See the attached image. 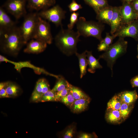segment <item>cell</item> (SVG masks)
Listing matches in <instances>:
<instances>
[{
    "label": "cell",
    "instance_id": "1",
    "mask_svg": "<svg viewBox=\"0 0 138 138\" xmlns=\"http://www.w3.org/2000/svg\"><path fill=\"white\" fill-rule=\"evenodd\" d=\"M0 49L4 53L16 57L25 44L19 27L16 26L6 31L0 32Z\"/></svg>",
    "mask_w": 138,
    "mask_h": 138
},
{
    "label": "cell",
    "instance_id": "2",
    "mask_svg": "<svg viewBox=\"0 0 138 138\" xmlns=\"http://www.w3.org/2000/svg\"><path fill=\"white\" fill-rule=\"evenodd\" d=\"M55 36V44L64 54L69 56L77 52V45L79 41L80 35L77 31L73 29H64L62 26Z\"/></svg>",
    "mask_w": 138,
    "mask_h": 138
},
{
    "label": "cell",
    "instance_id": "3",
    "mask_svg": "<svg viewBox=\"0 0 138 138\" xmlns=\"http://www.w3.org/2000/svg\"><path fill=\"white\" fill-rule=\"evenodd\" d=\"M76 25L77 31L80 36L85 37H93L100 42L103 39L101 34L105 26L103 23L99 21H87L84 17H80Z\"/></svg>",
    "mask_w": 138,
    "mask_h": 138
},
{
    "label": "cell",
    "instance_id": "4",
    "mask_svg": "<svg viewBox=\"0 0 138 138\" xmlns=\"http://www.w3.org/2000/svg\"><path fill=\"white\" fill-rule=\"evenodd\" d=\"M124 38L119 37L117 41L111 44L108 50L101 55L99 59H103L107 63L113 74V67L116 60L119 57L126 53L128 46V42Z\"/></svg>",
    "mask_w": 138,
    "mask_h": 138
},
{
    "label": "cell",
    "instance_id": "5",
    "mask_svg": "<svg viewBox=\"0 0 138 138\" xmlns=\"http://www.w3.org/2000/svg\"><path fill=\"white\" fill-rule=\"evenodd\" d=\"M38 13L27 14L21 26L19 27L21 34L25 44L32 39L38 21Z\"/></svg>",
    "mask_w": 138,
    "mask_h": 138
},
{
    "label": "cell",
    "instance_id": "6",
    "mask_svg": "<svg viewBox=\"0 0 138 138\" xmlns=\"http://www.w3.org/2000/svg\"><path fill=\"white\" fill-rule=\"evenodd\" d=\"M66 13L65 11L57 5L50 8L40 11L38 14L43 19L53 23L56 26L62 27V21L65 18Z\"/></svg>",
    "mask_w": 138,
    "mask_h": 138
},
{
    "label": "cell",
    "instance_id": "7",
    "mask_svg": "<svg viewBox=\"0 0 138 138\" xmlns=\"http://www.w3.org/2000/svg\"><path fill=\"white\" fill-rule=\"evenodd\" d=\"M32 39L44 41L47 44H51L53 37L49 22L39 16L36 27Z\"/></svg>",
    "mask_w": 138,
    "mask_h": 138
},
{
    "label": "cell",
    "instance_id": "8",
    "mask_svg": "<svg viewBox=\"0 0 138 138\" xmlns=\"http://www.w3.org/2000/svg\"><path fill=\"white\" fill-rule=\"evenodd\" d=\"M27 0H7L2 6L17 20L27 14Z\"/></svg>",
    "mask_w": 138,
    "mask_h": 138
},
{
    "label": "cell",
    "instance_id": "9",
    "mask_svg": "<svg viewBox=\"0 0 138 138\" xmlns=\"http://www.w3.org/2000/svg\"><path fill=\"white\" fill-rule=\"evenodd\" d=\"M0 61L9 62L13 64L15 68L19 72H20L21 68L23 67H27L31 68L36 73L38 74L43 73L54 77L55 76V75L48 72L43 69L35 66L28 61L15 62L8 59L1 55H0Z\"/></svg>",
    "mask_w": 138,
    "mask_h": 138
},
{
    "label": "cell",
    "instance_id": "10",
    "mask_svg": "<svg viewBox=\"0 0 138 138\" xmlns=\"http://www.w3.org/2000/svg\"><path fill=\"white\" fill-rule=\"evenodd\" d=\"M133 21L128 24L123 25L114 34L116 37L124 38L131 37L138 39V25Z\"/></svg>",
    "mask_w": 138,
    "mask_h": 138
},
{
    "label": "cell",
    "instance_id": "11",
    "mask_svg": "<svg viewBox=\"0 0 138 138\" xmlns=\"http://www.w3.org/2000/svg\"><path fill=\"white\" fill-rule=\"evenodd\" d=\"M131 3L123 2L120 6V12L123 25L133 22L136 18V14Z\"/></svg>",
    "mask_w": 138,
    "mask_h": 138
},
{
    "label": "cell",
    "instance_id": "12",
    "mask_svg": "<svg viewBox=\"0 0 138 138\" xmlns=\"http://www.w3.org/2000/svg\"><path fill=\"white\" fill-rule=\"evenodd\" d=\"M27 43L24 52L29 54H38L43 52L46 49L47 44L41 40L32 39Z\"/></svg>",
    "mask_w": 138,
    "mask_h": 138
},
{
    "label": "cell",
    "instance_id": "13",
    "mask_svg": "<svg viewBox=\"0 0 138 138\" xmlns=\"http://www.w3.org/2000/svg\"><path fill=\"white\" fill-rule=\"evenodd\" d=\"M27 7L30 10L37 11L49 8L54 5L55 0H27Z\"/></svg>",
    "mask_w": 138,
    "mask_h": 138
},
{
    "label": "cell",
    "instance_id": "14",
    "mask_svg": "<svg viewBox=\"0 0 138 138\" xmlns=\"http://www.w3.org/2000/svg\"><path fill=\"white\" fill-rule=\"evenodd\" d=\"M16 22L13 21L2 6L0 7V32L9 30L16 26Z\"/></svg>",
    "mask_w": 138,
    "mask_h": 138
},
{
    "label": "cell",
    "instance_id": "15",
    "mask_svg": "<svg viewBox=\"0 0 138 138\" xmlns=\"http://www.w3.org/2000/svg\"><path fill=\"white\" fill-rule=\"evenodd\" d=\"M123 25L120 12V6L113 7V13L110 25L111 35H113L117 32Z\"/></svg>",
    "mask_w": 138,
    "mask_h": 138
},
{
    "label": "cell",
    "instance_id": "16",
    "mask_svg": "<svg viewBox=\"0 0 138 138\" xmlns=\"http://www.w3.org/2000/svg\"><path fill=\"white\" fill-rule=\"evenodd\" d=\"M113 13V7L109 5L96 14V18L98 21L110 26Z\"/></svg>",
    "mask_w": 138,
    "mask_h": 138
},
{
    "label": "cell",
    "instance_id": "17",
    "mask_svg": "<svg viewBox=\"0 0 138 138\" xmlns=\"http://www.w3.org/2000/svg\"><path fill=\"white\" fill-rule=\"evenodd\" d=\"M107 121L113 124H119L123 120L119 110L107 109L105 115Z\"/></svg>",
    "mask_w": 138,
    "mask_h": 138
},
{
    "label": "cell",
    "instance_id": "18",
    "mask_svg": "<svg viewBox=\"0 0 138 138\" xmlns=\"http://www.w3.org/2000/svg\"><path fill=\"white\" fill-rule=\"evenodd\" d=\"M117 95L122 103L134 104L138 99V96L135 90L125 91Z\"/></svg>",
    "mask_w": 138,
    "mask_h": 138
},
{
    "label": "cell",
    "instance_id": "19",
    "mask_svg": "<svg viewBox=\"0 0 138 138\" xmlns=\"http://www.w3.org/2000/svg\"><path fill=\"white\" fill-rule=\"evenodd\" d=\"M86 54L88 66V72L91 73H94L97 69L102 68V66L99 62V59L95 58L93 55L91 51L87 50Z\"/></svg>",
    "mask_w": 138,
    "mask_h": 138
},
{
    "label": "cell",
    "instance_id": "20",
    "mask_svg": "<svg viewBox=\"0 0 138 138\" xmlns=\"http://www.w3.org/2000/svg\"><path fill=\"white\" fill-rule=\"evenodd\" d=\"M90 101V99H82L75 100L71 109L74 113L81 112L87 108Z\"/></svg>",
    "mask_w": 138,
    "mask_h": 138
},
{
    "label": "cell",
    "instance_id": "21",
    "mask_svg": "<svg viewBox=\"0 0 138 138\" xmlns=\"http://www.w3.org/2000/svg\"><path fill=\"white\" fill-rule=\"evenodd\" d=\"M91 7L96 14L109 6L107 0H83Z\"/></svg>",
    "mask_w": 138,
    "mask_h": 138
},
{
    "label": "cell",
    "instance_id": "22",
    "mask_svg": "<svg viewBox=\"0 0 138 138\" xmlns=\"http://www.w3.org/2000/svg\"><path fill=\"white\" fill-rule=\"evenodd\" d=\"M86 53L87 50H86L81 54L77 52L75 53L79 60L80 78L85 75L86 73L87 67L88 65Z\"/></svg>",
    "mask_w": 138,
    "mask_h": 138
},
{
    "label": "cell",
    "instance_id": "23",
    "mask_svg": "<svg viewBox=\"0 0 138 138\" xmlns=\"http://www.w3.org/2000/svg\"><path fill=\"white\" fill-rule=\"evenodd\" d=\"M45 79L41 78L37 82L34 89L32 94L31 99L32 101L37 102L42 96L43 88Z\"/></svg>",
    "mask_w": 138,
    "mask_h": 138
},
{
    "label": "cell",
    "instance_id": "24",
    "mask_svg": "<svg viewBox=\"0 0 138 138\" xmlns=\"http://www.w3.org/2000/svg\"><path fill=\"white\" fill-rule=\"evenodd\" d=\"M116 37L114 34L110 35L109 33L107 32L105 38L100 42V43L98 45V51H106Z\"/></svg>",
    "mask_w": 138,
    "mask_h": 138
},
{
    "label": "cell",
    "instance_id": "25",
    "mask_svg": "<svg viewBox=\"0 0 138 138\" xmlns=\"http://www.w3.org/2000/svg\"><path fill=\"white\" fill-rule=\"evenodd\" d=\"M68 87L70 89V93L72 95L75 100L82 99H90L88 96L78 87L69 83Z\"/></svg>",
    "mask_w": 138,
    "mask_h": 138
},
{
    "label": "cell",
    "instance_id": "26",
    "mask_svg": "<svg viewBox=\"0 0 138 138\" xmlns=\"http://www.w3.org/2000/svg\"><path fill=\"white\" fill-rule=\"evenodd\" d=\"M6 92L10 97L17 96L20 90L19 86L11 82H6Z\"/></svg>",
    "mask_w": 138,
    "mask_h": 138
},
{
    "label": "cell",
    "instance_id": "27",
    "mask_svg": "<svg viewBox=\"0 0 138 138\" xmlns=\"http://www.w3.org/2000/svg\"><path fill=\"white\" fill-rule=\"evenodd\" d=\"M134 106V104L122 103L119 110L123 121L128 117Z\"/></svg>",
    "mask_w": 138,
    "mask_h": 138
},
{
    "label": "cell",
    "instance_id": "28",
    "mask_svg": "<svg viewBox=\"0 0 138 138\" xmlns=\"http://www.w3.org/2000/svg\"><path fill=\"white\" fill-rule=\"evenodd\" d=\"M122 103L117 95H115L108 102L107 109L119 110Z\"/></svg>",
    "mask_w": 138,
    "mask_h": 138
},
{
    "label": "cell",
    "instance_id": "29",
    "mask_svg": "<svg viewBox=\"0 0 138 138\" xmlns=\"http://www.w3.org/2000/svg\"><path fill=\"white\" fill-rule=\"evenodd\" d=\"M57 79V81L52 89L55 92L60 91L67 87L69 84V83L61 76H60Z\"/></svg>",
    "mask_w": 138,
    "mask_h": 138
},
{
    "label": "cell",
    "instance_id": "30",
    "mask_svg": "<svg viewBox=\"0 0 138 138\" xmlns=\"http://www.w3.org/2000/svg\"><path fill=\"white\" fill-rule=\"evenodd\" d=\"M56 92L50 90L44 94L38 102H43L48 101H56Z\"/></svg>",
    "mask_w": 138,
    "mask_h": 138
},
{
    "label": "cell",
    "instance_id": "31",
    "mask_svg": "<svg viewBox=\"0 0 138 138\" xmlns=\"http://www.w3.org/2000/svg\"><path fill=\"white\" fill-rule=\"evenodd\" d=\"M79 16V14L78 12H73L71 14L70 19V23L67 26L68 29H73L75 25L76 24L78 20Z\"/></svg>",
    "mask_w": 138,
    "mask_h": 138
},
{
    "label": "cell",
    "instance_id": "32",
    "mask_svg": "<svg viewBox=\"0 0 138 138\" xmlns=\"http://www.w3.org/2000/svg\"><path fill=\"white\" fill-rule=\"evenodd\" d=\"M75 100L72 95L69 93L65 97L62 98L60 101L71 108Z\"/></svg>",
    "mask_w": 138,
    "mask_h": 138
},
{
    "label": "cell",
    "instance_id": "33",
    "mask_svg": "<svg viewBox=\"0 0 138 138\" xmlns=\"http://www.w3.org/2000/svg\"><path fill=\"white\" fill-rule=\"evenodd\" d=\"M68 7L70 11L72 13L76 12L83 8L81 5L78 4L75 0H72L68 5Z\"/></svg>",
    "mask_w": 138,
    "mask_h": 138
},
{
    "label": "cell",
    "instance_id": "34",
    "mask_svg": "<svg viewBox=\"0 0 138 138\" xmlns=\"http://www.w3.org/2000/svg\"><path fill=\"white\" fill-rule=\"evenodd\" d=\"M70 93L69 88L68 87L63 90L55 93L56 101H60L61 99Z\"/></svg>",
    "mask_w": 138,
    "mask_h": 138
},
{
    "label": "cell",
    "instance_id": "35",
    "mask_svg": "<svg viewBox=\"0 0 138 138\" xmlns=\"http://www.w3.org/2000/svg\"><path fill=\"white\" fill-rule=\"evenodd\" d=\"M6 82H3L0 83V97L9 98V96L7 94L6 88Z\"/></svg>",
    "mask_w": 138,
    "mask_h": 138
},
{
    "label": "cell",
    "instance_id": "36",
    "mask_svg": "<svg viewBox=\"0 0 138 138\" xmlns=\"http://www.w3.org/2000/svg\"><path fill=\"white\" fill-rule=\"evenodd\" d=\"M74 128L73 127L69 128L65 132L63 136V138H71L72 137L74 133Z\"/></svg>",
    "mask_w": 138,
    "mask_h": 138
},
{
    "label": "cell",
    "instance_id": "37",
    "mask_svg": "<svg viewBox=\"0 0 138 138\" xmlns=\"http://www.w3.org/2000/svg\"><path fill=\"white\" fill-rule=\"evenodd\" d=\"M132 87H138V75L132 78L130 80Z\"/></svg>",
    "mask_w": 138,
    "mask_h": 138
},
{
    "label": "cell",
    "instance_id": "38",
    "mask_svg": "<svg viewBox=\"0 0 138 138\" xmlns=\"http://www.w3.org/2000/svg\"><path fill=\"white\" fill-rule=\"evenodd\" d=\"M93 135L87 133H83L80 134L78 137L79 138H91L93 137Z\"/></svg>",
    "mask_w": 138,
    "mask_h": 138
},
{
    "label": "cell",
    "instance_id": "39",
    "mask_svg": "<svg viewBox=\"0 0 138 138\" xmlns=\"http://www.w3.org/2000/svg\"><path fill=\"white\" fill-rule=\"evenodd\" d=\"M131 3L132 4L133 8L136 12H138V0L134 1Z\"/></svg>",
    "mask_w": 138,
    "mask_h": 138
},
{
    "label": "cell",
    "instance_id": "40",
    "mask_svg": "<svg viewBox=\"0 0 138 138\" xmlns=\"http://www.w3.org/2000/svg\"><path fill=\"white\" fill-rule=\"evenodd\" d=\"M121 2H127L129 3H131L132 1H135V0H120Z\"/></svg>",
    "mask_w": 138,
    "mask_h": 138
},
{
    "label": "cell",
    "instance_id": "41",
    "mask_svg": "<svg viewBox=\"0 0 138 138\" xmlns=\"http://www.w3.org/2000/svg\"><path fill=\"white\" fill-rule=\"evenodd\" d=\"M137 52H138V54H137V57L138 59V45H137Z\"/></svg>",
    "mask_w": 138,
    "mask_h": 138
}]
</instances>
